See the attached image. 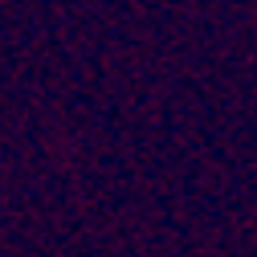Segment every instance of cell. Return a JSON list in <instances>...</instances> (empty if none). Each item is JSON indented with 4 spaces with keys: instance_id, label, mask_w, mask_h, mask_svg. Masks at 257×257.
<instances>
[]
</instances>
